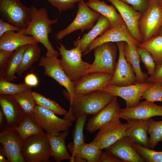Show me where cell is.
I'll return each instance as SVG.
<instances>
[{
	"instance_id": "6da1fadb",
	"label": "cell",
	"mask_w": 162,
	"mask_h": 162,
	"mask_svg": "<svg viewBox=\"0 0 162 162\" xmlns=\"http://www.w3.org/2000/svg\"><path fill=\"white\" fill-rule=\"evenodd\" d=\"M30 8L31 19L27 27L23 30V34L32 36L39 43L42 44L46 49V56L58 57L60 52L53 48L49 40V35L52 31V25L58 22V18L50 19L48 11L44 8H37L33 5Z\"/></svg>"
},
{
	"instance_id": "7a4b0ae2",
	"label": "cell",
	"mask_w": 162,
	"mask_h": 162,
	"mask_svg": "<svg viewBox=\"0 0 162 162\" xmlns=\"http://www.w3.org/2000/svg\"><path fill=\"white\" fill-rule=\"evenodd\" d=\"M114 96L101 90L74 96L69 100L70 105L68 115L72 121L83 116L94 115L107 105Z\"/></svg>"
},
{
	"instance_id": "3957f363",
	"label": "cell",
	"mask_w": 162,
	"mask_h": 162,
	"mask_svg": "<svg viewBox=\"0 0 162 162\" xmlns=\"http://www.w3.org/2000/svg\"><path fill=\"white\" fill-rule=\"evenodd\" d=\"M59 44L60 46L57 47L61 56V65L67 75L74 82L86 74L91 64L82 60L79 46L68 50L62 43Z\"/></svg>"
},
{
	"instance_id": "277c9868",
	"label": "cell",
	"mask_w": 162,
	"mask_h": 162,
	"mask_svg": "<svg viewBox=\"0 0 162 162\" xmlns=\"http://www.w3.org/2000/svg\"><path fill=\"white\" fill-rule=\"evenodd\" d=\"M52 111L37 105L29 116L48 134L59 135L61 132L68 130L72 126V121L57 117Z\"/></svg>"
},
{
	"instance_id": "5b68a950",
	"label": "cell",
	"mask_w": 162,
	"mask_h": 162,
	"mask_svg": "<svg viewBox=\"0 0 162 162\" xmlns=\"http://www.w3.org/2000/svg\"><path fill=\"white\" fill-rule=\"evenodd\" d=\"M22 155L25 162H50L52 157L47 134L33 135L23 141Z\"/></svg>"
},
{
	"instance_id": "8992f818",
	"label": "cell",
	"mask_w": 162,
	"mask_h": 162,
	"mask_svg": "<svg viewBox=\"0 0 162 162\" xmlns=\"http://www.w3.org/2000/svg\"><path fill=\"white\" fill-rule=\"evenodd\" d=\"M0 18L19 28H26L30 21V8L23 5L20 0H0Z\"/></svg>"
},
{
	"instance_id": "52a82bcc",
	"label": "cell",
	"mask_w": 162,
	"mask_h": 162,
	"mask_svg": "<svg viewBox=\"0 0 162 162\" xmlns=\"http://www.w3.org/2000/svg\"><path fill=\"white\" fill-rule=\"evenodd\" d=\"M93 50L94 59L86 74L94 72L114 74L117 62L118 49L117 45L113 42H106L96 46Z\"/></svg>"
},
{
	"instance_id": "ba28073f",
	"label": "cell",
	"mask_w": 162,
	"mask_h": 162,
	"mask_svg": "<svg viewBox=\"0 0 162 162\" xmlns=\"http://www.w3.org/2000/svg\"><path fill=\"white\" fill-rule=\"evenodd\" d=\"M162 26V7L158 2L149 4L139 22L142 43L158 35Z\"/></svg>"
},
{
	"instance_id": "9c48e42d",
	"label": "cell",
	"mask_w": 162,
	"mask_h": 162,
	"mask_svg": "<svg viewBox=\"0 0 162 162\" xmlns=\"http://www.w3.org/2000/svg\"><path fill=\"white\" fill-rule=\"evenodd\" d=\"M100 15L90 8L84 0H80L78 2V10L74 20L67 27L56 34V38L61 40L77 30H90Z\"/></svg>"
},
{
	"instance_id": "30bf717a",
	"label": "cell",
	"mask_w": 162,
	"mask_h": 162,
	"mask_svg": "<svg viewBox=\"0 0 162 162\" xmlns=\"http://www.w3.org/2000/svg\"><path fill=\"white\" fill-rule=\"evenodd\" d=\"M38 65L44 68L45 75L52 78L66 89L68 100H71L74 96V83L65 73L60 59L56 56H46L39 59Z\"/></svg>"
},
{
	"instance_id": "8fae6325",
	"label": "cell",
	"mask_w": 162,
	"mask_h": 162,
	"mask_svg": "<svg viewBox=\"0 0 162 162\" xmlns=\"http://www.w3.org/2000/svg\"><path fill=\"white\" fill-rule=\"evenodd\" d=\"M0 142L10 162H25L22 154L23 141L13 127L7 125L0 134Z\"/></svg>"
},
{
	"instance_id": "7c38bea8",
	"label": "cell",
	"mask_w": 162,
	"mask_h": 162,
	"mask_svg": "<svg viewBox=\"0 0 162 162\" xmlns=\"http://www.w3.org/2000/svg\"><path fill=\"white\" fill-rule=\"evenodd\" d=\"M113 74L101 72L90 73L74 82V96L102 90L111 81Z\"/></svg>"
},
{
	"instance_id": "4fadbf2b",
	"label": "cell",
	"mask_w": 162,
	"mask_h": 162,
	"mask_svg": "<svg viewBox=\"0 0 162 162\" xmlns=\"http://www.w3.org/2000/svg\"><path fill=\"white\" fill-rule=\"evenodd\" d=\"M152 83H139L127 86H119L108 84L102 90L111 95L120 97L126 102V108L138 105L142 99L143 92Z\"/></svg>"
},
{
	"instance_id": "5bb4252c",
	"label": "cell",
	"mask_w": 162,
	"mask_h": 162,
	"mask_svg": "<svg viewBox=\"0 0 162 162\" xmlns=\"http://www.w3.org/2000/svg\"><path fill=\"white\" fill-rule=\"evenodd\" d=\"M124 41L116 42L119 51L118 58L113 77L109 84L122 86L137 82L134 69L124 55Z\"/></svg>"
},
{
	"instance_id": "9a60e30c",
	"label": "cell",
	"mask_w": 162,
	"mask_h": 162,
	"mask_svg": "<svg viewBox=\"0 0 162 162\" xmlns=\"http://www.w3.org/2000/svg\"><path fill=\"white\" fill-rule=\"evenodd\" d=\"M118 118L101 129L92 142L97 143L102 150L105 149L124 136L127 124H123Z\"/></svg>"
},
{
	"instance_id": "2e32d148",
	"label": "cell",
	"mask_w": 162,
	"mask_h": 162,
	"mask_svg": "<svg viewBox=\"0 0 162 162\" xmlns=\"http://www.w3.org/2000/svg\"><path fill=\"white\" fill-rule=\"evenodd\" d=\"M121 110L117 97L114 96L107 105L89 120L86 124L87 130L93 133L114 119L120 118Z\"/></svg>"
},
{
	"instance_id": "e0dca14e",
	"label": "cell",
	"mask_w": 162,
	"mask_h": 162,
	"mask_svg": "<svg viewBox=\"0 0 162 162\" xmlns=\"http://www.w3.org/2000/svg\"><path fill=\"white\" fill-rule=\"evenodd\" d=\"M120 41L126 42L138 46L140 44L132 36L124 22L118 26L107 30L97 38L90 44L87 50L83 55L88 53L95 47L103 43Z\"/></svg>"
},
{
	"instance_id": "ac0fdd59",
	"label": "cell",
	"mask_w": 162,
	"mask_h": 162,
	"mask_svg": "<svg viewBox=\"0 0 162 162\" xmlns=\"http://www.w3.org/2000/svg\"><path fill=\"white\" fill-rule=\"evenodd\" d=\"M162 116V106L146 100L132 108L121 109L120 118L127 121L143 120Z\"/></svg>"
},
{
	"instance_id": "d6986e66",
	"label": "cell",
	"mask_w": 162,
	"mask_h": 162,
	"mask_svg": "<svg viewBox=\"0 0 162 162\" xmlns=\"http://www.w3.org/2000/svg\"><path fill=\"white\" fill-rule=\"evenodd\" d=\"M105 149L121 162H146L136 151L133 142L125 136Z\"/></svg>"
},
{
	"instance_id": "ffe728a7",
	"label": "cell",
	"mask_w": 162,
	"mask_h": 162,
	"mask_svg": "<svg viewBox=\"0 0 162 162\" xmlns=\"http://www.w3.org/2000/svg\"><path fill=\"white\" fill-rule=\"evenodd\" d=\"M107 0L111 2L119 12L133 38L141 43L142 39L138 28V23L142 14L131 6L120 0Z\"/></svg>"
},
{
	"instance_id": "44dd1931",
	"label": "cell",
	"mask_w": 162,
	"mask_h": 162,
	"mask_svg": "<svg viewBox=\"0 0 162 162\" xmlns=\"http://www.w3.org/2000/svg\"><path fill=\"white\" fill-rule=\"evenodd\" d=\"M149 119L143 120L127 121L124 136L132 142L149 148L150 137L148 135Z\"/></svg>"
},
{
	"instance_id": "7402d4cb",
	"label": "cell",
	"mask_w": 162,
	"mask_h": 162,
	"mask_svg": "<svg viewBox=\"0 0 162 162\" xmlns=\"http://www.w3.org/2000/svg\"><path fill=\"white\" fill-rule=\"evenodd\" d=\"M0 105L8 126L17 127L26 116L10 95L0 94Z\"/></svg>"
},
{
	"instance_id": "603a6c76",
	"label": "cell",
	"mask_w": 162,
	"mask_h": 162,
	"mask_svg": "<svg viewBox=\"0 0 162 162\" xmlns=\"http://www.w3.org/2000/svg\"><path fill=\"white\" fill-rule=\"evenodd\" d=\"M35 43H39L32 36L24 34L23 30L17 32L10 31L0 37V49L13 51L23 46Z\"/></svg>"
},
{
	"instance_id": "cb8c5ba5",
	"label": "cell",
	"mask_w": 162,
	"mask_h": 162,
	"mask_svg": "<svg viewBox=\"0 0 162 162\" xmlns=\"http://www.w3.org/2000/svg\"><path fill=\"white\" fill-rule=\"evenodd\" d=\"M110 26L108 20L100 14L96 24L88 33L84 34L82 38L74 41V47L79 46L82 52L84 53L92 41L109 29Z\"/></svg>"
},
{
	"instance_id": "d4e9b609",
	"label": "cell",
	"mask_w": 162,
	"mask_h": 162,
	"mask_svg": "<svg viewBox=\"0 0 162 162\" xmlns=\"http://www.w3.org/2000/svg\"><path fill=\"white\" fill-rule=\"evenodd\" d=\"M86 3L92 10L103 16L108 20L110 24L109 29L118 26L124 22L112 4L108 5L104 1L100 0H88Z\"/></svg>"
},
{
	"instance_id": "484cf974",
	"label": "cell",
	"mask_w": 162,
	"mask_h": 162,
	"mask_svg": "<svg viewBox=\"0 0 162 162\" xmlns=\"http://www.w3.org/2000/svg\"><path fill=\"white\" fill-rule=\"evenodd\" d=\"M138 47L135 45L124 42V53L126 61L134 69L137 82L144 83L148 76L147 74L141 70L140 66L141 59L138 52Z\"/></svg>"
},
{
	"instance_id": "4316f807",
	"label": "cell",
	"mask_w": 162,
	"mask_h": 162,
	"mask_svg": "<svg viewBox=\"0 0 162 162\" xmlns=\"http://www.w3.org/2000/svg\"><path fill=\"white\" fill-rule=\"evenodd\" d=\"M68 133V130L62 132L57 136L47 134L52 157L56 162H60L64 160L70 161L71 159V156L69 154L65 144V139Z\"/></svg>"
},
{
	"instance_id": "83f0119b",
	"label": "cell",
	"mask_w": 162,
	"mask_h": 162,
	"mask_svg": "<svg viewBox=\"0 0 162 162\" xmlns=\"http://www.w3.org/2000/svg\"><path fill=\"white\" fill-rule=\"evenodd\" d=\"M27 45L21 46L13 51L10 55L0 80L12 81L16 78L15 74L22 60Z\"/></svg>"
},
{
	"instance_id": "f1b7e54d",
	"label": "cell",
	"mask_w": 162,
	"mask_h": 162,
	"mask_svg": "<svg viewBox=\"0 0 162 162\" xmlns=\"http://www.w3.org/2000/svg\"><path fill=\"white\" fill-rule=\"evenodd\" d=\"M101 152L97 143L92 142L89 143H85L77 150L74 162H99V156Z\"/></svg>"
},
{
	"instance_id": "f546056e",
	"label": "cell",
	"mask_w": 162,
	"mask_h": 162,
	"mask_svg": "<svg viewBox=\"0 0 162 162\" xmlns=\"http://www.w3.org/2000/svg\"><path fill=\"white\" fill-rule=\"evenodd\" d=\"M87 116L76 118L74 129L72 132L73 141L68 143L67 148L71 153L70 162H74V156L78 148L85 142L83 128L86 122Z\"/></svg>"
},
{
	"instance_id": "4dcf8cb0",
	"label": "cell",
	"mask_w": 162,
	"mask_h": 162,
	"mask_svg": "<svg viewBox=\"0 0 162 162\" xmlns=\"http://www.w3.org/2000/svg\"><path fill=\"white\" fill-rule=\"evenodd\" d=\"M40 52V49L38 43L28 44L22 61L17 69L16 73L18 75H21L30 68L34 63L39 60Z\"/></svg>"
},
{
	"instance_id": "1f68e13d",
	"label": "cell",
	"mask_w": 162,
	"mask_h": 162,
	"mask_svg": "<svg viewBox=\"0 0 162 162\" xmlns=\"http://www.w3.org/2000/svg\"><path fill=\"white\" fill-rule=\"evenodd\" d=\"M138 47L150 53L156 65L162 64V36L153 37L141 43Z\"/></svg>"
},
{
	"instance_id": "d6a6232c",
	"label": "cell",
	"mask_w": 162,
	"mask_h": 162,
	"mask_svg": "<svg viewBox=\"0 0 162 162\" xmlns=\"http://www.w3.org/2000/svg\"><path fill=\"white\" fill-rule=\"evenodd\" d=\"M14 128L23 141L31 136L44 133L43 129L38 126L29 116H26L17 127Z\"/></svg>"
},
{
	"instance_id": "836d02e7",
	"label": "cell",
	"mask_w": 162,
	"mask_h": 162,
	"mask_svg": "<svg viewBox=\"0 0 162 162\" xmlns=\"http://www.w3.org/2000/svg\"><path fill=\"white\" fill-rule=\"evenodd\" d=\"M10 95L26 116L30 115L37 105L31 90Z\"/></svg>"
},
{
	"instance_id": "e575fe53",
	"label": "cell",
	"mask_w": 162,
	"mask_h": 162,
	"mask_svg": "<svg viewBox=\"0 0 162 162\" xmlns=\"http://www.w3.org/2000/svg\"><path fill=\"white\" fill-rule=\"evenodd\" d=\"M32 94L37 105L47 109L56 114L65 115L67 112L57 103L35 92Z\"/></svg>"
},
{
	"instance_id": "d590c367",
	"label": "cell",
	"mask_w": 162,
	"mask_h": 162,
	"mask_svg": "<svg viewBox=\"0 0 162 162\" xmlns=\"http://www.w3.org/2000/svg\"><path fill=\"white\" fill-rule=\"evenodd\" d=\"M148 130L150 135L149 148L153 149L159 142H162V121H157L150 118Z\"/></svg>"
},
{
	"instance_id": "8d00e7d4",
	"label": "cell",
	"mask_w": 162,
	"mask_h": 162,
	"mask_svg": "<svg viewBox=\"0 0 162 162\" xmlns=\"http://www.w3.org/2000/svg\"><path fill=\"white\" fill-rule=\"evenodd\" d=\"M31 87L25 82L16 84L10 81L0 80V94L14 95L31 90Z\"/></svg>"
},
{
	"instance_id": "74e56055",
	"label": "cell",
	"mask_w": 162,
	"mask_h": 162,
	"mask_svg": "<svg viewBox=\"0 0 162 162\" xmlns=\"http://www.w3.org/2000/svg\"><path fill=\"white\" fill-rule=\"evenodd\" d=\"M142 99L151 102L156 101L162 102V83L156 82L151 85L142 93Z\"/></svg>"
},
{
	"instance_id": "f35d334b",
	"label": "cell",
	"mask_w": 162,
	"mask_h": 162,
	"mask_svg": "<svg viewBox=\"0 0 162 162\" xmlns=\"http://www.w3.org/2000/svg\"><path fill=\"white\" fill-rule=\"evenodd\" d=\"M133 143L136 151L146 162H162V151H155L138 143Z\"/></svg>"
},
{
	"instance_id": "ab89813d",
	"label": "cell",
	"mask_w": 162,
	"mask_h": 162,
	"mask_svg": "<svg viewBox=\"0 0 162 162\" xmlns=\"http://www.w3.org/2000/svg\"><path fill=\"white\" fill-rule=\"evenodd\" d=\"M138 51L141 61L147 70L148 74L150 76L152 75L155 72L156 64L150 53L147 50L139 47Z\"/></svg>"
},
{
	"instance_id": "60d3db41",
	"label": "cell",
	"mask_w": 162,
	"mask_h": 162,
	"mask_svg": "<svg viewBox=\"0 0 162 162\" xmlns=\"http://www.w3.org/2000/svg\"><path fill=\"white\" fill-rule=\"evenodd\" d=\"M53 7L56 8L59 14L72 9L76 3L80 0H45Z\"/></svg>"
},
{
	"instance_id": "b9f144b4",
	"label": "cell",
	"mask_w": 162,
	"mask_h": 162,
	"mask_svg": "<svg viewBox=\"0 0 162 162\" xmlns=\"http://www.w3.org/2000/svg\"><path fill=\"white\" fill-rule=\"evenodd\" d=\"M132 6L136 10L143 14L146 10L149 4L148 0H120Z\"/></svg>"
},
{
	"instance_id": "7bdbcfd3",
	"label": "cell",
	"mask_w": 162,
	"mask_h": 162,
	"mask_svg": "<svg viewBox=\"0 0 162 162\" xmlns=\"http://www.w3.org/2000/svg\"><path fill=\"white\" fill-rule=\"evenodd\" d=\"M13 51L0 49V76L3 73Z\"/></svg>"
},
{
	"instance_id": "ee69618b",
	"label": "cell",
	"mask_w": 162,
	"mask_h": 162,
	"mask_svg": "<svg viewBox=\"0 0 162 162\" xmlns=\"http://www.w3.org/2000/svg\"><path fill=\"white\" fill-rule=\"evenodd\" d=\"M156 82L162 83V64L156 65L154 74L148 77L146 81V83Z\"/></svg>"
},
{
	"instance_id": "f6af8a7d",
	"label": "cell",
	"mask_w": 162,
	"mask_h": 162,
	"mask_svg": "<svg viewBox=\"0 0 162 162\" xmlns=\"http://www.w3.org/2000/svg\"><path fill=\"white\" fill-rule=\"evenodd\" d=\"M21 30L17 27L0 18V37L7 32H19Z\"/></svg>"
},
{
	"instance_id": "bcb514c9",
	"label": "cell",
	"mask_w": 162,
	"mask_h": 162,
	"mask_svg": "<svg viewBox=\"0 0 162 162\" xmlns=\"http://www.w3.org/2000/svg\"><path fill=\"white\" fill-rule=\"evenodd\" d=\"M99 162H121L112 155L107 152H101L99 158Z\"/></svg>"
},
{
	"instance_id": "7dc6e473",
	"label": "cell",
	"mask_w": 162,
	"mask_h": 162,
	"mask_svg": "<svg viewBox=\"0 0 162 162\" xmlns=\"http://www.w3.org/2000/svg\"><path fill=\"white\" fill-rule=\"evenodd\" d=\"M24 82L28 86L32 87L37 86L39 81L37 77L34 74L30 73L25 77Z\"/></svg>"
},
{
	"instance_id": "c3c4849f",
	"label": "cell",
	"mask_w": 162,
	"mask_h": 162,
	"mask_svg": "<svg viewBox=\"0 0 162 162\" xmlns=\"http://www.w3.org/2000/svg\"><path fill=\"white\" fill-rule=\"evenodd\" d=\"M6 157L3 151L2 147H0V162H9V161L6 159Z\"/></svg>"
},
{
	"instance_id": "681fc988",
	"label": "cell",
	"mask_w": 162,
	"mask_h": 162,
	"mask_svg": "<svg viewBox=\"0 0 162 162\" xmlns=\"http://www.w3.org/2000/svg\"><path fill=\"white\" fill-rule=\"evenodd\" d=\"M5 118V117L4 114L1 109L0 110V125L1 128L4 123Z\"/></svg>"
},
{
	"instance_id": "f907efd6",
	"label": "cell",
	"mask_w": 162,
	"mask_h": 162,
	"mask_svg": "<svg viewBox=\"0 0 162 162\" xmlns=\"http://www.w3.org/2000/svg\"><path fill=\"white\" fill-rule=\"evenodd\" d=\"M149 4L154 2H158V0H148Z\"/></svg>"
},
{
	"instance_id": "816d5d0a",
	"label": "cell",
	"mask_w": 162,
	"mask_h": 162,
	"mask_svg": "<svg viewBox=\"0 0 162 162\" xmlns=\"http://www.w3.org/2000/svg\"><path fill=\"white\" fill-rule=\"evenodd\" d=\"M158 35L162 36V26L160 29Z\"/></svg>"
},
{
	"instance_id": "f5cc1de1",
	"label": "cell",
	"mask_w": 162,
	"mask_h": 162,
	"mask_svg": "<svg viewBox=\"0 0 162 162\" xmlns=\"http://www.w3.org/2000/svg\"><path fill=\"white\" fill-rule=\"evenodd\" d=\"M158 2L160 6L162 7V0H158Z\"/></svg>"
},
{
	"instance_id": "db71d44e",
	"label": "cell",
	"mask_w": 162,
	"mask_h": 162,
	"mask_svg": "<svg viewBox=\"0 0 162 162\" xmlns=\"http://www.w3.org/2000/svg\"><path fill=\"white\" fill-rule=\"evenodd\" d=\"M35 0V1H38V0Z\"/></svg>"
}]
</instances>
